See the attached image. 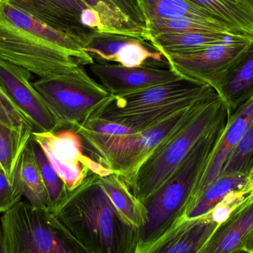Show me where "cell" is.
<instances>
[{"mask_svg": "<svg viewBox=\"0 0 253 253\" xmlns=\"http://www.w3.org/2000/svg\"><path fill=\"white\" fill-rule=\"evenodd\" d=\"M33 84L62 129L83 124L112 96L87 74L84 66L65 75L40 79Z\"/></svg>", "mask_w": 253, "mask_h": 253, "instance_id": "obj_7", "label": "cell"}, {"mask_svg": "<svg viewBox=\"0 0 253 253\" xmlns=\"http://www.w3.org/2000/svg\"><path fill=\"white\" fill-rule=\"evenodd\" d=\"M230 114L207 132L168 181L144 202L147 221L153 228L167 230L184 216L195 187L224 132Z\"/></svg>", "mask_w": 253, "mask_h": 253, "instance_id": "obj_5", "label": "cell"}, {"mask_svg": "<svg viewBox=\"0 0 253 253\" xmlns=\"http://www.w3.org/2000/svg\"><path fill=\"white\" fill-rule=\"evenodd\" d=\"M216 92L230 115L253 97V44L223 79Z\"/></svg>", "mask_w": 253, "mask_h": 253, "instance_id": "obj_17", "label": "cell"}, {"mask_svg": "<svg viewBox=\"0 0 253 253\" xmlns=\"http://www.w3.org/2000/svg\"><path fill=\"white\" fill-rule=\"evenodd\" d=\"M101 18L103 33L122 34L149 42L150 34L125 15L111 0H83Z\"/></svg>", "mask_w": 253, "mask_h": 253, "instance_id": "obj_24", "label": "cell"}, {"mask_svg": "<svg viewBox=\"0 0 253 253\" xmlns=\"http://www.w3.org/2000/svg\"><path fill=\"white\" fill-rule=\"evenodd\" d=\"M0 253H7L6 249L5 242H4V236H3L2 230H1V224H0Z\"/></svg>", "mask_w": 253, "mask_h": 253, "instance_id": "obj_33", "label": "cell"}, {"mask_svg": "<svg viewBox=\"0 0 253 253\" xmlns=\"http://www.w3.org/2000/svg\"><path fill=\"white\" fill-rule=\"evenodd\" d=\"M129 19L149 32L148 22L140 0H111Z\"/></svg>", "mask_w": 253, "mask_h": 253, "instance_id": "obj_31", "label": "cell"}, {"mask_svg": "<svg viewBox=\"0 0 253 253\" xmlns=\"http://www.w3.org/2000/svg\"><path fill=\"white\" fill-rule=\"evenodd\" d=\"M89 66L99 84L114 96L129 94L181 78L169 67L145 65L127 68L109 62H94Z\"/></svg>", "mask_w": 253, "mask_h": 253, "instance_id": "obj_12", "label": "cell"}, {"mask_svg": "<svg viewBox=\"0 0 253 253\" xmlns=\"http://www.w3.org/2000/svg\"><path fill=\"white\" fill-rule=\"evenodd\" d=\"M216 92L178 111L160 124L133 135L109 139L82 135L92 159L126 183L162 144L192 121L214 98Z\"/></svg>", "mask_w": 253, "mask_h": 253, "instance_id": "obj_3", "label": "cell"}, {"mask_svg": "<svg viewBox=\"0 0 253 253\" xmlns=\"http://www.w3.org/2000/svg\"><path fill=\"white\" fill-rule=\"evenodd\" d=\"M248 180V177L221 175L189 204L184 218L193 219L207 215L232 192L244 191Z\"/></svg>", "mask_w": 253, "mask_h": 253, "instance_id": "obj_21", "label": "cell"}, {"mask_svg": "<svg viewBox=\"0 0 253 253\" xmlns=\"http://www.w3.org/2000/svg\"><path fill=\"white\" fill-rule=\"evenodd\" d=\"M32 138L41 146L68 192L81 185L90 173L100 176L111 173L94 159L85 156L83 138L71 128L55 132H34Z\"/></svg>", "mask_w": 253, "mask_h": 253, "instance_id": "obj_8", "label": "cell"}, {"mask_svg": "<svg viewBox=\"0 0 253 253\" xmlns=\"http://www.w3.org/2000/svg\"><path fill=\"white\" fill-rule=\"evenodd\" d=\"M232 40L234 39L219 34L168 33L150 36L149 42L163 56L196 53Z\"/></svg>", "mask_w": 253, "mask_h": 253, "instance_id": "obj_18", "label": "cell"}, {"mask_svg": "<svg viewBox=\"0 0 253 253\" xmlns=\"http://www.w3.org/2000/svg\"><path fill=\"white\" fill-rule=\"evenodd\" d=\"M10 4L35 17L50 28L83 42L94 31L81 22L88 5L83 0H7Z\"/></svg>", "mask_w": 253, "mask_h": 253, "instance_id": "obj_13", "label": "cell"}, {"mask_svg": "<svg viewBox=\"0 0 253 253\" xmlns=\"http://www.w3.org/2000/svg\"><path fill=\"white\" fill-rule=\"evenodd\" d=\"M234 2L241 3L253 7V0H231Z\"/></svg>", "mask_w": 253, "mask_h": 253, "instance_id": "obj_35", "label": "cell"}, {"mask_svg": "<svg viewBox=\"0 0 253 253\" xmlns=\"http://www.w3.org/2000/svg\"><path fill=\"white\" fill-rule=\"evenodd\" d=\"M31 144L47 190L50 203V211L54 212L66 199L69 192L62 178L50 165L41 146L34 141L33 138L31 139Z\"/></svg>", "mask_w": 253, "mask_h": 253, "instance_id": "obj_27", "label": "cell"}, {"mask_svg": "<svg viewBox=\"0 0 253 253\" xmlns=\"http://www.w3.org/2000/svg\"><path fill=\"white\" fill-rule=\"evenodd\" d=\"M253 230V193H251L217 226L200 253H231L244 249Z\"/></svg>", "mask_w": 253, "mask_h": 253, "instance_id": "obj_16", "label": "cell"}, {"mask_svg": "<svg viewBox=\"0 0 253 253\" xmlns=\"http://www.w3.org/2000/svg\"><path fill=\"white\" fill-rule=\"evenodd\" d=\"M253 171V119L240 142L235 147L226 161L219 176L236 175L249 178Z\"/></svg>", "mask_w": 253, "mask_h": 253, "instance_id": "obj_28", "label": "cell"}, {"mask_svg": "<svg viewBox=\"0 0 253 253\" xmlns=\"http://www.w3.org/2000/svg\"><path fill=\"white\" fill-rule=\"evenodd\" d=\"M0 123L5 126H13V127L26 126L32 128L29 122L9 99L1 86H0Z\"/></svg>", "mask_w": 253, "mask_h": 253, "instance_id": "obj_29", "label": "cell"}, {"mask_svg": "<svg viewBox=\"0 0 253 253\" xmlns=\"http://www.w3.org/2000/svg\"><path fill=\"white\" fill-rule=\"evenodd\" d=\"M229 114L228 108L218 95L138 168L126 183L132 195L142 203L148 199L168 181L198 141Z\"/></svg>", "mask_w": 253, "mask_h": 253, "instance_id": "obj_4", "label": "cell"}, {"mask_svg": "<svg viewBox=\"0 0 253 253\" xmlns=\"http://www.w3.org/2000/svg\"><path fill=\"white\" fill-rule=\"evenodd\" d=\"M102 187L113 205L131 224L140 229L147 221V212L142 202L129 190L124 180L116 173L99 175Z\"/></svg>", "mask_w": 253, "mask_h": 253, "instance_id": "obj_20", "label": "cell"}, {"mask_svg": "<svg viewBox=\"0 0 253 253\" xmlns=\"http://www.w3.org/2000/svg\"><path fill=\"white\" fill-rule=\"evenodd\" d=\"M0 59L40 79L53 78L94 63L83 42L44 25L26 12L0 1Z\"/></svg>", "mask_w": 253, "mask_h": 253, "instance_id": "obj_1", "label": "cell"}, {"mask_svg": "<svg viewBox=\"0 0 253 253\" xmlns=\"http://www.w3.org/2000/svg\"><path fill=\"white\" fill-rule=\"evenodd\" d=\"M62 225L91 253H136L139 229L113 205L99 175L90 173L53 212Z\"/></svg>", "mask_w": 253, "mask_h": 253, "instance_id": "obj_2", "label": "cell"}, {"mask_svg": "<svg viewBox=\"0 0 253 253\" xmlns=\"http://www.w3.org/2000/svg\"><path fill=\"white\" fill-rule=\"evenodd\" d=\"M253 119V97L245 102L233 115H230L224 132L217 143L206 168L192 193L189 204L200 196L211 183L218 178L226 161L240 142Z\"/></svg>", "mask_w": 253, "mask_h": 253, "instance_id": "obj_14", "label": "cell"}, {"mask_svg": "<svg viewBox=\"0 0 253 253\" xmlns=\"http://www.w3.org/2000/svg\"><path fill=\"white\" fill-rule=\"evenodd\" d=\"M2 1V0H0V1Z\"/></svg>", "mask_w": 253, "mask_h": 253, "instance_id": "obj_38", "label": "cell"}, {"mask_svg": "<svg viewBox=\"0 0 253 253\" xmlns=\"http://www.w3.org/2000/svg\"><path fill=\"white\" fill-rule=\"evenodd\" d=\"M253 44L247 40H232L196 53L163 56L177 75L211 86L216 91L223 79Z\"/></svg>", "mask_w": 253, "mask_h": 253, "instance_id": "obj_9", "label": "cell"}, {"mask_svg": "<svg viewBox=\"0 0 253 253\" xmlns=\"http://www.w3.org/2000/svg\"><path fill=\"white\" fill-rule=\"evenodd\" d=\"M253 175V171L252 174H251V176H252ZM251 176H250V177H251ZM250 177H249V178H250Z\"/></svg>", "mask_w": 253, "mask_h": 253, "instance_id": "obj_37", "label": "cell"}, {"mask_svg": "<svg viewBox=\"0 0 253 253\" xmlns=\"http://www.w3.org/2000/svg\"><path fill=\"white\" fill-rule=\"evenodd\" d=\"M244 249L246 251H249L251 253H253V230L251 232V235L248 237L246 243H245Z\"/></svg>", "mask_w": 253, "mask_h": 253, "instance_id": "obj_32", "label": "cell"}, {"mask_svg": "<svg viewBox=\"0 0 253 253\" xmlns=\"http://www.w3.org/2000/svg\"><path fill=\"white\" fill-rule=\"evenodd\" d=\"M245 193L246 194H251L253 193V175L252 176L250 177L249 180H248V184H247L246 187H245Z\"/></svg>", "mask_w": 253, "mask_h": 253, "instance_id": "obj_34", "label": "cell"}, {"mask_svg": "<svg viewBox=\"0 0 253 253\" xmlns=\"http://www.w3.org/2000/svg\"><path fill=\"white\" fill-rule=\"evenodd\" d=\"M136 39L122 34L93 31L84 41L83 50L97 62H115L120 50Z\"/></svg>", "mask_w": 253, "mask_h": 253, "instance_id": "obj_26", "label": "cell"}, {"mask_svg": "<svg viewBox=\"0 0 253 253\" xmlns=\"http://www.w3.org/2000/svg\"><path fill=\"white\" fill-rule=\"evenodd\" d=\"M218 225L208 215L193 219L184 217L138 253H199Z\"/></svg>", "mask_w": 253, "mask_h": 253, "instance_id": "obj_15", "label": "cell"}, {"mask_svg": "<svg viewBox=\"0 0 253 253\" xmlns=\"http://www.w3.org/2000/svg\"><path fill=\"white\" fill-rule=\"evenodd\" d=\"M22 194L17 184L10 182L4 172L0 169V213L10 211L21 202Z\"/></svg>", "mask_w": 253, "mask_h": 253, "instance_id": "obj_30", "label": "cell"}, {"mask_svg": "<svg viewBox=\"0 0 253 253\" xmlns=\"http://www.w3.org/2000/svg\"><path fill=\"white\" fill-rule=\"evenodd\" d=\"M13 181L17 184L22 196H25L32 206L50 211L47 190L31 141L19 159Z\"/></svg>", "mask_w": 253, "mask_h": 253, "instance_id": "obj_19", "label": "cell"}, {"mask_svg": "<svg viewBox=\"0 0 253 253\" xmlns=\"http://www.w3.org/2000/svg\"><path fill=\"white\" fill-rule=\"evenodd\" d=\"M209 87L181 77L129 94L112 96L90 118L123 115L158 108L199 94Z\"/></svg>", "mask_w": 253, "mask_h": 253, "instance_id": "obj_11", "label": "cell"}, {"mask_svg": "<svg viewBox=\"0 0 253 253\" xmlns=\"http://www.w3.org/2000/svg\"><path fill=\"white\" fill-rule=\"evenodd\" d=\"M200 252H201V251H200ZM200 252H199V253H200Z\"/></svg>", "mask_w": 253, "mask_h": 253, "instance_id": "obj_39", "label": "cell"}, {"mask_svg": "<svg viewBox=\"0 0 253 253\" xmlns=\"http://www.w3.org/2000/svg\"><path fill=\"white\" fill-rule=\"evenodd\" d=\"M34 132L30 126L13 127L0 123V169L13 182L16 167Z\"/></svg>", "mask_w": 253, "mask_h": 253, "instance_id": "obj_23", "label": "cell"}, {"mask_svg": "<svg viewBox=\"0 0 253 253\" xmlns=\"http://www.w3.org/2000/svg\"><path fill=\"white\" fill-rule=\"evenodd\" d=\"M31 79L32 74L25 68L0 59V86L29 122L34 132L62 129Z\"/></svg>", "mask_w": 253, "mask_h": 253, "instance_id": "obj_10", "label": "cell"}, {"mask_svg": "<svg viewBox=\"0 0 253 253\" xmlns=\"http://www.w3.org/2000/svg\"><path fill=\"white\" fill-rule=\"evenodd\" d=\"M148 29L150 37V36L168 33H201L223 34L228 36L234 40H238L235 38L230 31L221 24L192 18L154 19L148 22Z\"/></svg>", "mask_w": 253, "mask_h": 253, "instance_id": "obj_25", "label": "cell"}, {"mask_svg": "<svg viewBox=\"0 0 253 253\" xmlns=\"http://www.w3.org/2000/svg\"><path fill=\"white\" fill-rule=\"evenodd\" d=\"M140 1L148 22L158 19L187 17L224 25L213 13L190 0H140Z\"/></svg>", "mask_w": 253, "mask_h": 253, "instance_id": "obj_22", "label": "cell"}, {"mask_svg": "<svg viewBox=\"0 0 253 253\" xmlns=\"http://www.w3.org/2000/svg\"><path fill=\"white\" fill-rule=\"evenodd\" d=\"M7 253H91L47 210L19 202L0 218Z\"/></svg>", "mask_w": 253, "mask_h": 253, "instance_id": "obj_6", "label": "cell"}, {"mask_svg": "<svg viewBox=\"0 0 253 253\" xmlns=\"http://www.w3.org/2000/svg\"><path fill=\"white\" fill-rule=\"evenodd\" d=\"M231 253H251L249 251H246L245 249L238 250V251H234Z\"/></svg>", "mask_w": 253, "mask_h": 253, "instance_id": "obj_36", "label": "cell"}]
</instances>
